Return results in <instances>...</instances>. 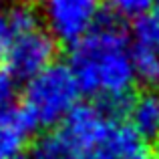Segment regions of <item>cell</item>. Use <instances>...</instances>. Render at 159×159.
Returning a JSON list of instances; mask_svg holds the SVG:
<instances>
[{"label": "cell", "mask_w": 159, "mask_h": 159, "mask_svg": "<svg viewBox=\"0 0 159 159\" xmlns=\"http://www.w3.org/2000/svg\"><path fill=\"white\" fill-rule=\"evenodd\" d=\"M69 66L81 93L99 101L133 97L137 77L123 20L111 12L99 14L93 28L73 44Z\"/></svg>", "instance_id": "1"}, {"label": "cell", "mask_w": 159, "mask_h": 159, "mask_svg": "<svg viewBox=\"0 0 159 159\" xmlns=\"http://www.w3.org/2000/svg\"><path fill=\"white\" fill-rule=\"evenodd\" d=\"M81 89L69 65L52 62L51 66L26 81L22 91V107L34 127H52L73 111Z\"/></svg>", "instance_id": "2"}, {"label": "cell", "mask_w": 159, "mask_h": 159, "mask_svg": "<svg viewBox=\"0 0 159 159\" xmlns=\"http://www.w3.org/2000/svg\"><path fill=\"white\" fill-rule=\"evenodd\" d=\"M57 39L43 28V24L24 32L10 34V43L4 52V69L20 81H30L47 66H51L57 57Z\"/></svg>", "instance_id": "3"}, {"label": "cell", "mask_w": 159, "mask_h": 159, "mask_svg": "<svg viewBox=\"0 0 159 159\" xmlns=\"http://www.w3.org/2000/svg\"><path fill=\"white\" fill-rule=\"evenodd\" d=\"M103 0H43V10L51 34L75 44L93 28L101 14Z\"/></svg>", "instance_id": "4"}, {"label": "cell", "mask_w": 159, "mask_h": 159, "mask_svg": "<svg viewBox=\"0 0 159 159\" xmlns=\"http://www.w3.org/2000/svg\"><path fill=\"white\" fill-rule=\"evenodd\" d=\"M113 119L101 109L99 103H77L73 111L61 121L58 135L81 155L97 153Z\"/></svg>", "instance_id": "5"}, {"label": "cell", "mask_w": 159, "mask_h": 159, "mask_svg": "<svg viewBox=\"0 0 159 159\" xmlns=\"http://www.w3.org/2000/svg\"><path fill=\"white\" fill-rule=\"evenodd\" d=\"M34 129L22 107L10 105L0 109V159H14L20 155Z\"/></svg>", "instance_id": "6"}, {"label": "cell", "mask_w": 159, "mask_h": 159, "mask_svg": "<svg viewBox=\"0 0 159 159\" xmlns=\"http://www.w3.org/2000/svg\"><path fill=\"white\" fill-rule=\"evenodd\" d=\"M99 151L113 159H149V141H145L129 123L113 121Z\"/></svg>", "instance_id": "7"}, {"label": "cell", "mask_w": 159, "mask_h": 159, "mask_svg": "<svg viewBox=\"0 0 159 159\" xmlns=\"http://www.w3.org/2000/svg\"><path fill=\"white\" fill-rule=\"evenodd\" d=\"M129 125L145 141L159 137V91H145L133 97L129 107Z\"/></svg>", "instance_id": "8"}, {"label": "cell", "mask_w": 159, "mask_h": 159, "mask_svg": "<svg viewBox=\"0 0 159 159\" xmlns=\"http://www.w3.org/2000/svg\"><path fill=\"white\" fill-rule=\"evenodd\" d=\"M131 61L135 77L143 81L149 89L159 91V48L151 44L135 43L131 47Z\"/></svg>", "instance_id": "9"}, {"label": "cell", "mask_w": 159, "mask_h": 159, "mask_svg": "<svg viewBox=\"0 0 159 159\" xmlns=\"http://www.w3.org/2000/svg\"><path fill=\"white\" fill-rule=\"evenodd\" d=\"M39 159H87L85 155H81L79 151H75L58 133H48L43 135L32 147Z\"/></svg>", "instance_id": "10"}, {"label": "cell", "mask_w": 159, "mask_h": 159, "mask_svg": "<svg viewBox=\"0 0 159 159\" xmlns=\"http://www.w3.org/2000/svg\"><path fill=\"white\" fill-rule=\"evenodd\" d=\"M133 34H135V43L151 44V47L159 48V0L153 2L151 10L145 16L135 20Z\"/></svg>", "instance_id": "11"}, {"label": "cell", "mask_w": 159, "mask_h": 159, "mask_svg": "<svg viewBox=\"0 0 159 159\" xmlns=\"http://www.w3.org/2000/svg\"><path fill=\"white\" fill-rule=\"evenodd\" d=\"M6 22H8L10 34H16V32H24V30H30V28L40 26L39 12L26 2L14 4L6 14Z\"/></svg>", "instance_id": "12"}, {"label": "cell", "mask_w": 159, "mask_h": 159, "mask_svg": "<svg viewBox=\"0 0 159 159\" xmlns=\"http://www.w3.org/2000/svg\"><path fill=\"white\" fill-rule=\"evenodd\" d=\"M107 6H109V12L115 14L117 18L125 20V18H141L145 16L149 10H151L153 2L155 0H105Z\"/></svg>", "instance_id": "13"}, {"label": "cell", "mask_w": 159, "mask_h": 159, "mask_svg": "<svg viewBox=\"0 0 159 159\" xmlns=\"http://www.w3.org/2000/svg\"><path fill=\"white\" fill-rule=\"evenodd\" d=\"M14 95H16V79L4 66H0V109L10 107Z\"/></svg>", "instance_id": "14"}, {"label": "cell", "mask_w": 159, "mask_h": 159, "mask_svg": "<svg viewBox=\"0 0 159 159\" xmlns=\"http://www.w3.org/2000/svg\"><path fill=\"white\" fill-rule=\"evenodd\" d=\"M10 43V30H8V22H6V14L0 16V57H4Z\"/></svg>", "instance_id": "15"}, {"label": "cell", "mask_w": 159, "mask_h": 159, "mask_svg": "<svg viewBox=\"0 0 159 159\" xmlns=\"http://www.w3.org/2000/svg\"><path fill=\"white\" fill-rule=\"evenodd\" d=\"M14 159H39V157H36V155H34L32 151H30V153H24V151H22L20 155H16Z\"/></svg>", "instance_id": "16"}, {"label": "cell", "mask_w": 159, "mask_h": 159, "mask_svg": "<svg viewBox=\"0 0 159 159\" xmlns=\"http://www.w3.org/2000/svg\"><path fill=\"white\" fill-rule=\"evenodd\" d=\"M89 159H113V157H109V155H105V153H101V151H97V153H93Z\"/></svg>", "instance_id": "17"}, {"label": "cell", "mask_w": 159, "mask_h": 159, "mask_svg": "<svg viewBox=\"0 0 159 159\" xmlns=\"http://www.w3.org/2000/svg\"><path fill=\"white\" fill-rule=\"evenodd\" d=\"M2 10H4V0H0V16H2V14H4V12H2Z\"/></svg>", "instance_id": "18"}, {"label": "cell", "mask_w": 159, "mask_h": 159, "mask_svg": "<svg viewBox=\"0 0 159 159\" xmlns=\"http://www.w3.org/2000/svg\"><path fill=\"white\" fill-rule=\"evenodd\" d=\"M149 159H151V157H149Z\"/></svg>", "instance_id": "19"}, {"label": "cell", "mask_w": 159, "mask_h": 159, "mask_svg": "<svg viewBox=\"0 0 159 159\" xmlns=\"http://www.w3.org/2000/svg\"><path fill=\"white\" fill-rule=\"evenodd\" d=\"M157 139H159V137H157Z\"/></svg>", "instance_id": "20"}]
</instances>
